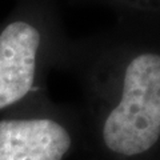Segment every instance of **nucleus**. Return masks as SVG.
<instances>
[{
  "label": "nucleus",
  "mask_w": 160,
  "mask_h": 160,
  "mask_svg": "<svg viewBox=\"0 0 160 160\" xmlns=\"http://www.w3.org/2000/svg\"><path fill=\"white\" fill-rule=\"evenodd\" d=\"M160 138V55L144 52L128 63L123 91L103 126V140L112 152L135 156Z\"/></svg>",
  "instance_id": "obj_1"
},
{
  "label": "nucleus",
  "mask_w": 160,
  "mask_h": 160,
  "mask_svg": "<svg viewBox=\"0 0 160 160\" xmlns=\"http://www.w3.org/2000/svg\"><path fill=\"white\" fill-rule=\"evenodd\" d=\"M40 40L39 29L26 20L11 22L0 32V111L32 89Z\"/></svg>",
  "instance_id": "obj_2"
},
{
  "label": "nucleus",
  "mask_w": 160,
  "mask_h": 160,
  "mask_svg": "<svg viewBox=\"0 0 160 160\" xmlns=\"http://www.w3.org/2000/svg\"><path fill=\"white\" fill-rule=\"evenodd\" d=\"M71 136L47 118L0 120V160H62Z\"/></svg>",
  "instance_id": "obj_3"
}]
</instances>
